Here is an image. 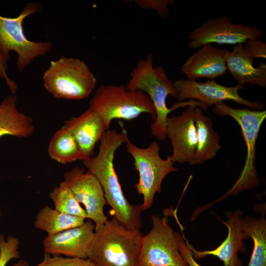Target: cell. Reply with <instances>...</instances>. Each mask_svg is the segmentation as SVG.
I'll return each mask as SVG.
<instances>
[{"mask_svg":"<svg viewBox=\"0 0 266 266\" xmlns=\"http://www.w3.org/2000/svg\"><path fill=\"white\" fill-rule=\"evenodd\" d=\"M176 99L179 101L191 99L201 103L207 107L225 100H233L255 110H261L265 105L258 101H251L242 98L239 94L243 86L234 87L222 86L214 80L198 82L196 80L181 79L175 81Z\"/></svg>","mask_w":266,"mask_h":266,"instance_id":"8fae6325","label":"cell"},{"mask_svg":"<svg viewBox=\"0 0 266 266\" xmlns=\"http://www.w3.org/2000/svg\"><path fill=\"white\" fill-rule=\"evenodd\" d=\"M95 230V224L89 220L80 226L55 234L47 235L42 241L44 253L88 259Z\"/></svg>","mask_w":266,"mask_h":266,"instance_id":"5bb4252c","label":"cell"},{"mask_svg":"<svg viewBox=\"0 0 266 266\" xmlns=\"http://www.w3.org/2000/svg\"><path fill=\"white\" fill-rule=\"evenodd\" d=\"M227 70H229L238 85L246 84L266 87V64L253 66V59L244 50L242 44L235 45L232 51L224 49Z\"/></svg>","mask_w":266,"mask_h":266,"instance_id":"ac0fdd59","label":"cell"},{"mask_svg":"<svg viewBox=\"0 0 266 266\" xmlns=\"http://www.w3.org/2000/svg\"><path fill=\"white\" fill-rule=\"evenodd\" d=\"M213 111L221 117L230 116L238 123L247 148L243 168L225 196L236 195L257 187L260 182L256 168V144L261 126L266 118V111L233 108L222 102L214 105Z\"/></svg>","mask_w":266,"mask_h":266,"instance_id":"8992f818","label":"cell"},{"mask_svg":"<svg viewBox=\"0 0 266 266\" xmlns=\"http://www.w3.org/2000/svg\"><path fill=\"white\" fill-rule=\"evenodd\" d=\"M49 197L56 209L70 215L87 219L85 209L81 207L64 180L53 189Z\"/></svg>","mask_w":266,"mask_h":266,"instance_id":"cb8c5ba5","label":"cell"},{"mask_svg":"<svg viewBox=\"0 0 266 266\" xmlns=\"http://www.w3.org/2000/svg\"><path fill=\"white\" fill-rule=\"evenodd\" d=\"M1 216V208L0 207V219Z\"/></svg>","mask_w":266,"mask_h":266,"instance_id":"1f68e13d","label":"cell"},{"mask_svg":"<svg viewBox=\"0 0 266 266\" xmlns=\"http://www.w3.org/2000/svg\"><path fill=\"white\" fill-rule=\"evenodd\" d=\"M131 78L126 85L131 90H141L145 92L152 101L156 112L155 120L151 124V133L160 140L166 137V120L172 110L181 107L197 105L202 109L207 107L194 100L182 101L173 104L171 108L166 106V99L170 95L176 98L174 82L168 77L166 69L162 66L154 67L151 54L145 59H140L130 73Z\"/></svg>","mask_w":266,"mask_h":266,"instance_id":"7a4b0ae2","label":"cell"},{"mask_svg":"<svg viewBox=\"0 0 266 266\" xmlns=\"http://www.w3.org/2000/svg\"><path fill=\"white\" fill-rule=\"evenodd\" d=\"M242 231L254 243L253 252L247 266H266V220L245 216L241 219Z\"/></svg>","mask_w":266,"mask_h":266,"instance_id":"7402d4cb","label":"cell"},{"mask_svg":"<svg viewBox=\"0 0 266 266\" xmlns=\"http://www.w3.org/2000/svg\"><path fill=\"white\" fill-rule=\"evenodd\" d=\"M36 266H95L89 259L77 257H64L44 253L43 260Z\"/></svg>","mask_w":266,"mask_h":266,"instance_id":"484cf974","label":"cell"},{"mask_svg":"<svg viewBox=\"0 0 266 266\" xmlns=\"http://www.w3.org/2000/svg\"><path fill=\"white\" fill-rule=\"evenodd\" d=\"M41 9L39 3H29L15 18L0 15V41L7 51L17 54V66L22 71L35 58L45 55L52 46L50 42H33L25 35L23 21L27 16Z\"/></svg>","mask_w":266,"mask_h":266,"instance_id":"9c48e42d","label":"cell"},{"mask_svg":"<svg viewBox=\"0 0 266 266\" xmlns=\"http://www.w3.org/2000/svg\"><path fill=\"white\" fill-rule=\"evenodd\" d=\"M16 100L12 94L0 103V138L6 135L25 138L34 132L33 119L18 110Z\"/></svg>","mask_w":266,"mask_h":266,"instance_id":"d6986e66","label":"cell"},{"mask_svg":"<svg viewBox=\"0 0 266 266\" xmlns=\"http://www.w3.org/2000/svg\"><path fill=\"white\" fill-rule=\"evenodd\" d=\"M48 153L51 159L64 165L82 161L80 150L75 138L63 126L52 137Z\"/></svg>","mask_w":266,"mask_h":266,"instance_id":"603a6c76","label":"cell"},{"mask_svg":"<svg viewBox=\"0 0 266 266\" xmlns=\"http://www.w3.org/2000/svg\"><path fill=\"white\" fill-rule=\"evenodd\" d=\"M225 213L227 220L226 221L222 220V222L228 228V235L226 239L215 249L198 251L189 243L184 235L183 238L191 250L194 259H199L207 255H212L223 261L224 266H243V262L238 258V253L239 251L242 253L245 252L246 248L242 240L249 237L241 229L242 212L240 209H237L234 211H227Z\"/></svg>","mask_w":266,"mask_h":266,"instance_id":"9a60e30c","label":"cell"},{"mask_svg":"<svg viewBox=\"0 0 266 266\" xmlns=\"http://www.w3.org/2000/svg\"><path fill=\"white\" fill-rule=\"evenodd\" d=\"M242 47L253 59L266 58V43L260 39H248L242 43Z\"/></svg>","mask_w":266,"mask_h":266,"instance_id":"83f0119b","label":"cell"},{"mask_svg":"<svg viewBox=\"0 0 266 266\" xmlns=\"http://www.w3.org/2000/svg\"><path fill=\"white\" fill-rule=\"evenodd\" d=\"M151 221V229L142 238L137 266H189L179 252L168 218L154 215Z\"/></svg>","mask_w":266,"mask_h":266,"instance_id":"ba28073f","label":"cell"},{"mask_svg":"<svg viewBox=\"0 0 266 266\" xmlns=\"http://www.w3.org/2000/svg\"><path fill=\"white\" fill-rule=\"evenodd\" d=\"M197 105L188 106L180 115L168 116L166 120V137L169 139L173 163H188L195 165L198 135L194 121V109Z\"/></svg>","mask_w":266,"mask_h":266,"instance_id":"4fadbf2b","label":"cell"},{"mask_svg":"<svg viewBox=\"0 0 266 266\" xmlns=\"http://www.w3.org/2000/svg\"><path fill=\"white\" fill-rule=\"evenodd\" d=\"M135 1L142 8L156 10L162 18H166L169 15L168 5L174 4L173 0H137Z\"/></svg>","mask_w":266,"mask_h":266,"instance_id":"4316f807","label":"cell"},{"mask_svg":"<svg viewBox=\"0 0 266 266\" xmlns=\"http://www.w3.org/2000/svg\"><path fill=\"white\" fill-rule=\"evenodd\" d=\"M175 235L179 252L188 265L189 266H201L194 258L192 252L186 243L183 236L175 231Z\"/></svg>","mask_w":266,"mask_h":266,"instance_id":"f546056e","label":"cell"},{"mask_svg":"<svg viewBox=\"0 0 266 266\" xmlns=\"http://www.w3.org/2000/svg\"><path fill=\"white\" fill-rule=\"evenodd\" d=\"M224 49L211 45H203L188 57L181 70L187 79L196 80L200 78L214 79L227 72Z\"/></svg>","mask_w":266,"mask_h":266,"instance_id":"e0dca14e","label":"cell"},{"mask_svg":"<svg viewBox=\"0 0 266 266\" xmlns=\"http://www.w3.org/2000/svg\"><path fill=\"white\" fill-rule=\"evenodd\" d=\"M11 266H30V264L25 260H20Z\"/></svg>","mask_w":266,"mask_h":266,"instance_id":"4dcf8cb0","label":"cell"},{"mask_svg":"<svg viewBox=\"0 0 266 266\" xmlns=\"http://www.w3.org/2000/svg\"><path fill=\"white\" fill-rule=\"evenodd\" d=\"M97 111L108 127L114 119L130 121L143 113L156 119L155 107L148 96L141 90H129L126 85H101L97 90L89 107Z\"/></svg>","mask_w":266,"mask_h":266,"instance_id":"277c9868","label":"cell"},{"mask_svg":"<svg viewBox=\"0 0 266 266\" xmlns=\"http://www.w3.org/2000/svg\"><path fill=\"white\" fill-rule=\"evenodd\" d=\"M64 181L67 184L77 200L85 206L87 219L95 226L102 225L108 219L104 214L106 204L102 186L97 178L83 168L75 167L66 172Z\"/></svg>","mask_w":266,"mask_h":266,"instance_id":"7c38bea8","label":"cell"},{"mask_svg":"<svg viewBox=\"0 0 266 266\" xmlns=\"http://www.w3.org/2000/svg\"><path fill=\"white\" fill-rule=\"evenodd\" d=\"M142 233L128 229L113 218L95 226L88 258L95 266H137Z\"/></svg>","mask_w":266,"mask_h":266,"instance_id":"3957f363","label":"cell"},{"mask_svg":"<svg viewBox=\"0 0 266 266\" xmlns=\"http://www.w3.org/2000/svg\"><path fill=\"white\" fill-rule=\"evenodd\" d=\"M63 126L75 138L83 161L92 157L96 143L104 132L109 129L102 117L90 108L79 116L66 121Z\"/></svg>","mask_w":266,"mask_h":266,"instance_id":"2e32d148","label":"cell"},{"mask_svg":"<svg viewBox=\"0 0 266 266\" xmlns=\"http://www.w3.org/2000/svg\"><path fill=\"white\" fill-rule=\"evenodd\" d=\"M84 222L83 218L66 214L46 205L37 213L34 226L50 235L80 226Z\"/></svg>","mask_w":266,"mask_h":266,"instance_id":"44dd1931","label":"cell"},{"mask_svg":"<svg viewBox=\"0 0 266 266\" xmlns=\"http://www.w3.org/2000/svg\"><path fill=\"white\" fill-rule=\"evenodd\" d=\"M20 241L12 235L5 238L3 233L0 234V266H6L13 259H19L18 249Z\"/></svg>","mask_w":266,"mask_h":266,"instance_id":"d4e9b609","label":"cell"},{"mask_svg":"<svg viewBox=\"0 0 266 266\" xmlns=\"http://www.w3.org/2000/svg\"><path fill=\"white\" fill-rule=\"evenodd\" d=\"M122 122V130L106 131L100 138L99 150L95 157L83 161L88 171L99 180L103 190L106 204L113 211V218L124 227L140 231L141 217L143 210L142 205L130 203L123 194L117 174L114 166L116 151L129 139L128 133Z\"/></svg>","mask_w":266,"mask_h":266,"instance_id":"6da1fadb","label":"cell"},{"mask_svg":"<svg viewBox=\"0 0 266 266\" xmlns=\"http://www.w3.org/2000/svg\"><path fill=\"white\" fill-rule=\"evenodd\" d=\"M127 150L134 160V166L139 173L138 182L135 185L138 194L142 195L143 210L151 207L156 193L161 192L162 183L166 176L178 168L173 166L169 156L163 159L160 155V147L157 141L146 148L135 145L129 139L126 142Z\"/></svg>","mask_w":266,"mask_h":266,"instance_id":"52a82bcc","label":"cell"},{"mask_svg":"<svg viewBox=\"0 0 266 266\" xmlns=\"http://www.w3.org/2000/svg\"><path fill=\"white\" fill-rule=\"evenodd\" d=\"M43 85L58 99L82 100L94 89L97 79L84 61L61 57L50 62L44 72Z\"/></svg>","mask_w":266,"mask_h":266,"instance_id":"5b68a950","label":"cell"},{"mask_svg":"<svg viewBox=\"0 0 266 266\" xmlns=\"http://www.w3.org/2000/svg\"><path fill=\"white\" fill-rule=\"evenodd\" d=\"M194 117L198 141L195 163L203 165L206 161L214 158L221 149L220 138L218 133L213 128L211 120L203 114L201 107H195Z\"/></svg>","mask_w":266,"mask_h":266,"instance_id":"ffe728a7","label":"cell"},{"mask_svg":"<svg viewBox=\"0 0 266 266\" xmlns=\"http://www.w3.org/2000/svg\"><path fill=\"white\" fill-rule=\"evenodd\" d=\"M262 31L255 26L233 23L226 15L205 21L194 29L188 37V46L197 49L211 43L242 44L250 39L259 38Z\"/></svg>","mask_w":266,"mask_h":266,"instance_id":"30bf717a","label":"cell"},{"mask_svg":"<svg viewBox=\"0 0 266 266\" xmlns=\"http://www.w3.org/2000/svg\"><path fill=\"white\" fill-rule=\"evenodd\" d=\"M9 52L7 51L0 41V77L5 80L12 94H15L17 89V85L14 81L7 76L6 71L7 62L10 58Z\"/></svg>","mask_w":266,"mask_h":266,"instance_id":"f1b7e54d","label":"cell"}]
</instances>
